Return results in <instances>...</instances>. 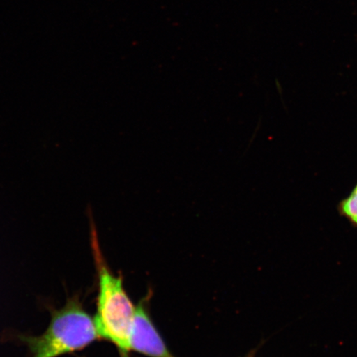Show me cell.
<instances>
[{
    "label": "cell",
    "mask_w": 357,
    "mask_h": 357,
    "mask_svg": "<svg viewBox=\"0 0 357 357\" xmlns=\"http://www.w3.org/2000/svg\"><path fill=\"white\" fill-rule=\"evenodd\" d=\"M91 245L99 278L95 324L99 337L113 343L122 354L130 351V333L136 307L125 291L123 280L112 273L102 257L91 217Z\"/></svg>",
    "instance_id": "cell-1"
},
{
    "label": "cell",
    "mask_w": 357,
    "mask_h": 357,
    "mask_svg": "<svg viewBox=\"0 0 357 357\" xmlns=\"http://www.w3.org/2000/svg\"><path fill=\"white\" fill-rule=\"evenodd\" d=\"M130 350L149 357H174L142 305L136 307L134 314Z\"/></svg>",
    "instance_id": "cell-3"
},
{
    "label": "cell",
    "mask_w": 357,
    "mask_h": 357,
    "mask_svg": "<svg viewBox=\"0 0 357 357\" xmlns=\"http://www.w3.org/2000/svg\"><path fill=\"white\" fill-rule=\"evenodd\" d=\"M338 211L352 225L357 227V184L351 194L339 203Z\"/></svg>",
    "instance_id": "cell-4"
},
{
    "label": "cell",
    "mask_w": 357,
    "mask_h": 357,
    "mask_svg": "<svg viewBox=\"0 0 357 357\" xmlns=\"http://www.w3.org/2000/svg\"><path fill=\"white\" fill-rule=\"evenodd\" d=\"M48 327L40 336H22L32 357H59L84 350L98 335L95 320L84 310L78 297L67 298L66 305L51 311Z\"/></svg>",
    "instance_id": "cell-2"
}]
</instances>
